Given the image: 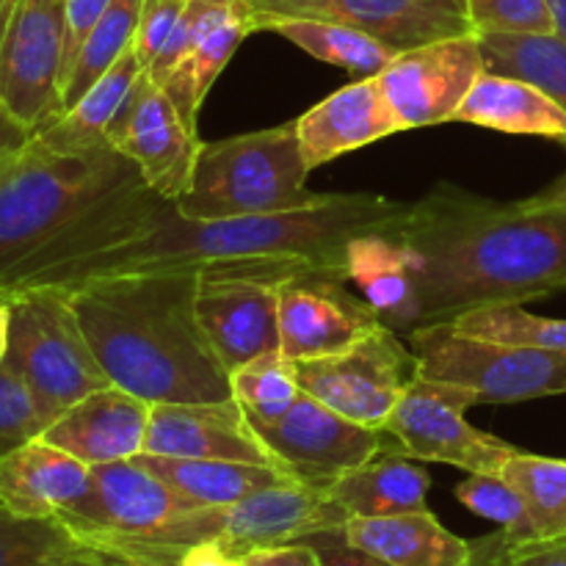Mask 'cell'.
Returning a JSON list of instances; mask_svg holds the SVG:
<instances>
[{"mask_svg": "<svg viewBox=\"0 0 566 566\" xmlns=\"http://www.w3.org/2000/svg\"><path fill=\"white\" fill-rule=\"evenodd\" d=\"M186 6L188 3H182V0H144L142 20H138L136 39H133V50H136L144 70H147V66L158 59L160 50L166 48V42H169V36L175 33Z\"/></svg>", "mask_w": 566, "mask_h": 566, "instance_id": "obj_40", "label": "cell"}, {"mask_svg": "<svg viewBox=\"0 0 566 566\" xmlns=\"http://www.w3.org/2000/svg\"><path fill=\"white\" fill-rule=\"evenodd\" d=\"M254 11V33L271 20H285V17H307L318 9L324 0H249Z\"/></svg>", "mask_w": 566, "mask_h": 566, "instance_id": "obj_45", "label": "cell"}, {"mask_svg": "<svg viewBox=\"0 0 566 566\" xmlns=\"http://www.w3.org/2000/svg\"><path fill=\"white\" fill-rule=\"evenodd\" d=\"M457 3H459V6H462V9H464V0H457Z\"/></svg>", "mask_w": 566, "mask_h": 566, "instance_id": "obj_55", "label": "cell"}, {"mask_svg": "<svg viewBox=\"0 0 566 566\" xmlns=\"http://www.w3.org/2000/svg\"><path fill=\"white\" fill-rule=\"evenodd\" d=\"M512 566H566V542L514 547Z\"/></svg>", "mask_w": 566, "mask_h": 566, "instance_id": "obj_47", "label": "cell"}, {"mask_svg": "<svg viewBox=\"0 0 566 566\" xmlns=\"http://www.w3.org/2000/svg\"><path fill=\"white\" fill-rule=\"evenodd\" d=\"M503 479L523 495L534 523L536 542H558L566 536V459L536 457L517 451L501 470Z\"/></svg>", "mask_w": 566, "mask_h": 566, "instance_id": "obj_33", "label": "cell"}, {"mask_svg": "<svg viewBox=\"0 0 566 566\" xmlns=\"http://www.w3.org/2000/svg\"><path fill=\"white\" fill-rule=\"evenodd\" d=\"M92 486V468L44 437L0 457V503L17 517L59 520Z\"/></svg>", "mask_w": 566, "mask_h": 566, "instance_id": "obj_22", "label": "cell"}, {"mask_svg": "<svg viewBox=\"0 0 566 566\" xmlns=\"http://www.w3.org/2000/svg\"><path fill=\"white\" fill-rule=\"evenodd\" d=\"M307 260H260L235 269L197 271V318L227 374L280 352L276 285Z\"/></svg>", "mask_w": 566, "mask_h": 566, "instance_id": "obj_9", "label": "cell"}, {"mask_svg": "<svg viewBox=\"0 0 566 566\" xmlns=\"http://www.w3.org/2000/svg\"><path fill=\"white\" fill-rule=\"evenodd\" d=\"M230 392L252 423L280 420L302 396L296 363L282 352L263 354L232 370Z\"/></svg>", "mask_w": 566, "mask_h": 566, "instance_id": "obj_35", "label": "cell"}, {"mask_svg": "<svg viewBox=\"0 0 566 566\" xmlns=\"http://www.w3.org/2000/svg\"><path fill=\"white\" fill-rule=\"evenodd\" d=\"M99 547L72 536L59 520H25L0 503V566H66L86 562Z\"/></svg>", "mask_w": 566, "mask_h": 566, "instance_id": "obj_34", "label": "cell"}, {"mask_svg": "<svg viewBox=\"0 0 566 566\" xmlns=\"http://www.w3.org/2000/svg\"><path fill=\"white\" fill-rule=\"evenodd\" d=\"M346 536L352 545L390 566H468L473 558V542L451 534L429 509L396 517L348 520Z\"/></svg>", "mask_w": 566, "mask_h": 566, "instance_id": "obj_26", "label": "cell"}, {"mask_svg": "<svg viewBox=\"0 0 566 566\" xmlns=\"http://www.w3.org/2000/svg\"><path fill=\"white\" fill-rule=\"evenodd\" d=\"M307 177L310 166L293 119L221 142H202L191 182L175 205L186 219L205 221L285 213L324 197L310 191Z\"/></svg>", "mask_w": 566, "mask_h": 566, "instance_id": "obj_5", "label": "cell"}, {"mask_svg": "<svg viewBox=\"0 0 566 566\" xmlns=\"http://www.w3.org/2000/svg\"><path fill=\"white\" fill-rule=\"evenodd\" d=\"M111 0H64V70H61V88L70 77L72 64L81 53L83 42L105 14Z\"/></svg>", "mask_w": 566, "mask_h": 566, "instance_id": "obj_41", "label": "cell"}, {"mask_svg": "<svg viewBox=\"0 0 566 566\" xmlns=\"http://www.w3.org/2000/svg\"><path fill=\"white\" fill-rule=\"evenodd\" d=\"M144 453L171 459H227L276 468L274 457L235 398L205 403H153Z\"/></svg>", "mask_w": 566, "mask_h": 566, "instance_id": "obj_18", "label": "cell"}, {"mask_svg": "<svg viewBox=\"0 0 566 566\" xmlns=\"http://www.w3.org/2000/svg\"><path fill=\"white\" fill-rule=\"evenodd\" d=\"M153 403L108 385L72 403L44 429V440L88 468L125 462L144 453Z\"/></svg>", "mask_w": 566, "mask_h": 566, "instance_id": "obj_20", "label": "cell"}, {"mask_svg": "<svg viewBox=\"0 0 566 566\" xmlns=\"http://www.w3.org/2000/svg\"><path fill=\"white\" fill-rule=\"evenodd\" d=\"M486 70L534 83L566 108V39L558 33H479Z\"/></svg>", "mask_w": 566, "mask_h": 566, "instance_id": "obj_31", "label": "cell"}, {"mask_svg": "<svg viewBox=\"0 0 566 566\" xmlns=\"http://www.w3.org/2000/svg\"><path fill=\"white\" fill-rule=\"evenodd\" d=\"M103 566H155V564H147V562H138V558L133 556H122V553H116L111 562H105Z\"/></svg>", "mask_w": 566, "mask_h": 566, "instance_id": "obj_54", "label": "cell"}, {"mask_svg": "<svg viewBox=\"0 0 566 566\" xmlns=\"http://www.w3.org/2000/svg\"><path fill=\"white\" fill-rule=\"evenodd\" d=\"M558 542H566V536H564V539H558Z\"/></svg>", "mask_w": 566, "mask_h": 566, "instance_id": "obj_57", "label": "cell"}, {"mask_svg": "<svg viewBox=\"0 0 566 566\" xmlns=\"http://www.w3.org/2000/svg\"><path fill=\"white\" fill-rule=\"evenodd\" d=\"M197 282V271H164L61 293L114 387L147 403L227 401L230 374L199 326Z\"/></svg>", "mask_w": 566, "mask_h": 566, "instance_id": "obj_3", "label": "cell"}, {"mask_svg": "<svg viewBox=\"0 0 566 566\" xmlns=\"http://www.w3.org/2000/svg\"><path fill=\"white\" fill-rule=\"evenodd\" d=\"M9 332H11V302L0 296V363L9 352Z\"/></svg>", "mask_w": 566, "mask_h": 566, "instance_id": "obj_50", "label": "cell"}, {"mask_svg": "<svg viewBox=\"0 0 566 566\" xmlns=\"http://www.w3.org/2000/svg\"><path fill=\"white\" fill-rule=\"evenodd\" d=\"M407 210L409 202L379 193H324L318 202L285 213L205 221L186 219L175 202H164L114 247L55 271L39 287L72 291L111 276L235 269L260 260L343 265L354 238L392 230L407 219Z\"/></svg>", "mask_w": 566, "mask_h": 566, "instance_id": "obj_2", "label": "cell"}, {"mask_svg": "<svg viewBox=\"0 0 566 566\" xmlns=\"http://www.w3.org/2000/svg\"><path fill=\"white\" fill-rule=\"evenodd\" d=\"M431 475L423 464L396 451L376 453L359 468L348 470L329 484V495L348 520L396 517L423 512Z\"/></svg>", "mask_w": 566, "mask_h": 566, "instance_id": "obj_27", "label": "cell"}, {"mask_svg": "<svg viewBox=\"0 0 566 566\" xmlns=\"http://www.w3.org/2000/svg\"><path fill=\"white\" fill-rule=\"evenodd\" d=\"M420 379L470 392L475 403L566 396V352L470 337L453 324L409 332Z\"/></svg>", "mask_w": 566, "mask_h": 566, "instance_id": "obj_7", "label": "cell"}, {"mask_svg": "<svg viewBox=\"0 0 566 566\" xmlns=\"http://www.w3.org/2000/svg\"><path fill=\"white\" fill-rule=\"evenodd\" d=\"M44 423L31 387L9 363H0V457L20 448L22 442L42 437Z\"/></svg>", "mask_w": 566, "mask_h": 566, "instance_id": "obj_38", "label": "cell"}, {"mask_svg": "<svg viewBox=\"0 0 566 566\" xmlns=\"http://www.w3.org/2000/svg\"><path fill=\"white\" fill-rule=\"evenodd\" d=\"M475 33H556L545 0H464Z\"/></svg>", "mask_w": 566, "mask_h": 566, "instance_id": "obj_39", "label": "cell"}, {"mask_svg": "<svg viewBox=\"0 0 566 566\" xmlns=\"http://www.w3.org/2000/svg\"><path fill=\"white\" fill-rule=\"evenodd\" d=\"M17 0H0V44H3L6 31H9V22L14 17Z\"/></svg>", "mask_w": 566, "mask_h": 566, "instance_id": "obj_52", "label": "cell"}, {"mask_svg": "<svg viewBox=\"0 0 566 566\" xmlns=\"http://www.w3.org/2000/svg\"><path fill=\"white\" fill-rule=\"evenodd\" d=\"M525 210L531 213H551V216H564L566 219V175L558 177L556 182L545 188V191L534 193L528 199H520Z\"/></svg>", "mask_w": 566, "mask_h": 566, "instance_id": "obj_48", "label": "cell"}, {"mask_svg": "<svg viewBox=\"0 0 566 566\" xmlns=\"http://www.w3.org/2000/svg\"><path fill=\"white\" fill-rule=\"evenodd\" d=\"M182 3H193V0H182Z\"/></svg>", "mask_w": 566, "mask_h": 566, "instance_id": "obj_56", "label": "cell"}, {"mask_svg": "<svg viewBox=\"0 0 566 566\" xmlns=\"http://www.w3.org/2000/svg\"><path fill=\"white\" fill-rule=\"evenodd\" d=\"M252 429L282 473L318 490H329L332 481L365 464L376 453H398L396 440L385 429L354 423L307 392H302L280 420L252 423Z\"/></svg>", "mask_w": 566, "mask_h": 566, "instance_id": "obj_13", "label": "cell"}, {"mask_svg": "<svg viewBox=\"0 0 566 566\" xmlns=\"http://www.w3.org/2000/svg\"><path fill=\"white\" fill-rule=\"evenodd\" d=\"M545 3H547V9H551L556 33L566 39V0H545Z\"/></svg>", "mask_w": 566, "mask_h": 566, "instance_id": "obj_51", "label": "cell"}, {"mask_svg": "<svg viewBox=\"0 0 566 566\" xmlns=\"http://www.w3.org/2000/svg\"><path fill=\"white\" fill-rule=\"evenodd\" d=\"M188 503L136 459L94 464L86 495L59 517V523L86 545L147 536L188 512Z\"/></svg>", "mask_w": 566, "mask_h": 566, "instance_id": "obj_17", "label": "cell"}, {"mask_svg": "<svg viewBox=\"0 0 566 566\" xmlns=\"http://www.w3.org/2000/svg\"><path fill=\"white\" fill-rule=\"evenodd\" d=\"M243 564L247 566H321L318 553L307 542H285V545L271 547H254V551L243 553Z\"/></svg>", "mask_w": 566, "mask_h": 566, "instance_id": "obj_43", "label": "cell"}, {"mask_svg": "<svg viewBox=\"0 0 566 566\" xmlns=\"http://www.w3.org/2000/svg\"><path fill=\"white\" fill-rule=\"evenodd\" d=\"M64 0H17L0 44V105L33 136L61 116Z\"/></svg>", "mask_w": 566, "mask_h": 566, "instance_id": "obj_14", "label": "cell"}, {"mask_svg": "<svg viewBox=\"0 0 566 566\" xmlns=\"http://www.w3.org/2000/svg\"><path fill=\"white\" fill-rule=\"evenodd\" d=\"M486 72L479 33L403 50L376 75L403 130L446 125Z\"/></svg>", "mask_w": 566, "mask_h": 566, "instance_id": "obj_16", "label": "cell"}, {"mask_svg": "<svg viewBox=\"0 0 566 566\" xmlns=\"http://www.w3.org/2000/svg\"><path fill=\"white\" fill-rule=\"evenodd\" d=\"M31 138H33V133L25 130V127H22L20 122H17L14 116H11L9 111L0 105V158L9 153H14V149L25 147Z\"/></svg>", "mask_w": 566, "mask_h": 566, "instance_id": "obj_49", "label": "cell"}, {"mask_svg": "<svg viewBox=\"0 0 566 566\" xmlns=\"http://www.w3.org/2000/svg\"><path fill=\"white\" fill-rule=\"evenodd\" d=\"M479 407L470 392L415 376L387 418L385 431L396 440L398 453L418 462H440L468 475H501L520 448L475 429L468 409Z\"/></svg>", "mask_w": 566, "mask_h": 566, "instance_id": "obj_11", "label": "cell"}, {"mask_svg": "<svg viewBox=\"0 0 566 566\" xmlns=\"http://www.w3.org/2000/svg\"><path fill=\"white\" fill-rule=\"evenodd\" d=\"M459 332L470 337L495 343H514V346L551 348L566 352V318H547L525 310L523 304H503V307H484L459 315L451 321Z\"/></svg>", "mask_w": 566, "mask_h": 566, "instance_id": "obj_36", "label": "cell"}, {"mask_svg": "<svg viewBox=\"0 0 566 566\" xmlns=\"http://www.w3.org/2000/svg\"><path fill=\"white\" fill-rule=\"evenodd\" d=\"M142 72V61L130 48L70 111H64L53 125L44 127L36 136L64 153H92V149L108 147L105 130Z\"/></svg>", "mask_w": 566, "mask_h": 566, "instance_id": "obj_29", "label": "cell"}, {"mask_svg": "<svg viewBox=\"0 0 566 566\" xmlns=\"http://www.w3.org/2000/svg\"><path fill=\"white\" fill-rule=\"evenodd\" d=\"M298 147L310 171L340 155L403 133L376 77H357L296 119Z\"/></svg>", "mask_w": 566, "mask_h": 566, "instance_id": "obj_21", "label": "cell"}, {"mask_svg": "<svg viewBox=\"0 0 566 566\" xmlns=\"http://www.w3.org/2000/svg\"><path fill=\"white\" fill-rule=\"evenodd\" d=\"M186 28V53L166 75L160 88L177 114L197 130L199 108L216 77L224 72L243 39L254 33V11L249 0H193L180 17Z\"/></svg>", "mask_w": 566, "mask_h": 566, "instance_id": "obj_19", "label": "cell"}, {"mask_svg": "<svg viewBox=\"0 0 566 566\" xmlns=\"http://www.w3.org/2000/svg\"><path fill=\"white\" fill-rule=\"evenodd\" d=\"M514 558V542L509 539V534L503 528H497L495 534L481 536L473 542V558L468 566H512Z\"/></svg>", "mask_w": 566, "mask_h": 566, "instance_id": "obj_46", "label": "cell"}, {"mask_svg": "<svg viewBox=\"0 0 566 566\" xmlns=\"http://www.w3.org/2000/svg\"><path fill=\"white\" fill-rule=\"evenodd\" d=\"M114 556H116L114 551H103V547H99V553L94 558H86V562H77V564H66V566H103L105 562H111Z\"/></svg>", "mask_w": 566, "mask_h": 566, "instance_id": "obj_53", "label": "cell"}, {"mask_svg": "<svg viewBox=\"0 0 566 566\" xmlns=\"http://www.w3.org/2000/svg\"><path fill=\"white\" fill-rule=\"evenodd\" d=\"M171 566H247L243 556L232 553L230 547L219 542H197L191 547H182L175 556Z\"/></svg>", "mask_w": 566, "mask_h": 566, "instance_id": "obj_44", "label": "cell"}, {"mask_svg": "<svg viewBox=\"0 0 566 566\" xmlns=\"http://www.w3.org/2000/svg\"><path fill=\"white\" fill-rule=\"evenodd\" d=\"M111 149L130 160L147 188L166 202H177L191 182L202 142L186 125L164 88L142 72L125 103L105 130Z\"/></svg>", "mask_w": 566, "mask_h": 566, "instance_id": "obj_15", "label": "cell"}, {"mask_svg": "<svg viewBox=\"0 0 566 566\" xmlns=\"http://www.w3.org/2000/svg\"><path fill=\"white\" fill-rule=\"evenodd\" d=\"M138 171L116 149L64 153L33 136L0 158V276Z\"/></svg>", "mask_w": 566, "mask_h": 566, "instance_id": "obj_4", "label": "cell"}, {"mask_svg": "<svg viewBox=\"0 0 566 566\" xmlns=\"http://www.w3.org/2000/svg\"><path fill=\"white\" fill-rule=\"evenodd\" d=\"M457 501L509 534L514 547L534 545L536 531L523 495L503 475L473 473L457 486Z\"/></svg>", "mask_w": 566, "mask_h": 566, "instance_id": "obj_37", "label": "cell"}, {"mask_svg": "<svg viewBox=\"0 0 566 566\" xmlns=\"http://www.w3.org/2000/svg\"><path fill=\"white\" fill-rule=\"evenodd\" d=\"M392 230L354 238L346 247L343 269L359 296L376 310L381 324L409 335L418 326L415 260Z\"/></svg>", "mask_w": 566, "mask_h": 566, "instance_id": "obj_24", "label": "cell"}, {"mask_svg": "<svg viewBox=\"0 0 566 566\" xmlns=\"http://www.w3.org/2000/svg\"><path fill=\"white\" fill-rule=\"evenodd\" d=\"M307 17L359 28L392 53L475 33L468 11L457 0H324Z\"/></svg>", "mask_w": 566, "mask_h": 566, "instance_id": "obj_23", "label": "cell"}, {"mask_svg": "<svg viewBox=\"0 0 566 566\" xmlns=\"http://www.w3.org/2000/svg\"><path fill=\"white\" fill-rule=\"evenodd\" d=\"M296 376L302 392L324 407L359 426L385 429L418 365L398 332L379 326L343 352L298 359Z\"/></svg>", "mask_w": 566, "mask_h": 566, "instance_id": "obj_10", "label": "cell"}, {"mask_svg": "<svg viewBox=\"0 0 566 566\" xmlns=\"http://www.w3.org/2000/svg\"><path fill=\"white\" fill-rule=\"evenodd\" d=\"M11 302L6 363L25 379L44 423H53L88 392L108 387L66 293L53 287L20 291Z\"/></svg>", "mask_w": 566, "mask_h": 566, "instance_id": "obj_8", "label": "cell"}, {"mask_svg": "<svg viewBox=\"0 0 566 566\" xmlns=\"http://www.w3.org/2000/svg\"><path fill=\"white\" fill-rule=\"evenodd\" d=\"M346 523L348 514L332 501L329 492L302 481H285L230 506L188 509L153 534L99 547L155 566H171L182 547L197 542H219L243 556L254 547L302 542L321 531L346 528Z\"/></svg>", "mask_w": 566, "mask_h": 566, "instance_id": "obj_6", "label": "cell"}, {"mask_svg": "<svg viewBox=\"0 0 566 566\" xmlns=\"http://www.w3.org/2000/svg\"><path fill=\"white\" fill-rule=\"evenodd\" d=\"M136 462L153 475H158L191 509L230 506V503L243 501V497L269 490V486L296 481L276 468L227 462V459H171L138 453Z\"/></svg>", "mask_w": 566, "mask_h": 566, "instance_id": "obj_28", "label": "cell"}, {"mask_svg": "<svg viewBox=\"0 0 566 566\" xmlns=\"http://www.w3.org/2000/svg\"><path fill=\"white\" fill-rule=\"evenodd\" d=\"M307 545H313V551L318 553L321 566H390L381 558L370 556L363 547L352 545L346 536V528L335 531H321V534L307 536Z\"/></svg>", "mask_w": 566, "mask_h": 566, "instance_id": "obj_42", "label": "cell"}, {"mask_svg": "<svg viewBox=\"0 0 566 566\" xmlns=\"http://www.w3.org/2000/svg\"><path fill=\"white\" fill-rule=\"evenodd\" d=\"M260 31L280 33L298 50L354 77H376L398 53L359 28L324 17H285L265 22Z\"/></svg>", "mask_w": 566, "mask_h": 566, "instance_id": "obj_30", "label": "cell"}, {"mask_svg": "<svg viewBox=\"0 0 566 566\" xmlns=\"http://www.w3.org/2000/svg\"><path fill=\"white\" fill-rule=\"evenodd\" d=\"M280 352L287 359H315L348 348L379 329L381 318L352 291L343 265L307 263L276 285Z\"/></svg>", "mask_w": 566, "mask_h": 566, "instance_id": "obj_12", "label": "cell"}, {"mask_svg": "<svg viewBox=\"0 0 566 566\" xmlns=\"http://www.w3.org/2000/svg\"><path fill=\"white\" fill-rule=\"evenodd\" d=\"M451 122L566 144V108L534 83L486 70Z\"/></svg>", "mask_w": 566, "mask_h": 566, "instance_id": "obj_25", "label": "cell"}, {"mask_svg": "<svg viewBox=\"0 0 566 566\" xmlns=\"http://www.w3.org/2000/svg\"><path fill=\"white\" fill-rule=\"evenodd\" d=\"M412 252L418 326L566 287V219L440 182L392 230ZM415 326V329H418Z\"/></svg>", "mask_w": 566, "mask_h": 566, "instance_id": "obj_1", "label": "cell"}, {"mask_svg": "<svg viewBox=\"0 0 566 566\" xmlns=\"http://www.w3.org/2000/svg\"><path fill=\"white\" fill-rule=\"evenodd\" d=\"M144 0H111L105 14L99 17L97 25L83 42L75 64H72L70 77L61 88V114L70 111L127 50L136 39L138 20H142Z\"/></svg>", "mask_w": 566, "mask_h": 566, "instance_id": "obj_32", "label": "cell"}]
</instances>
